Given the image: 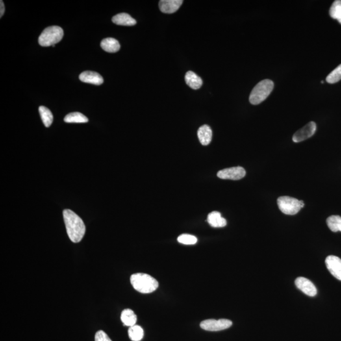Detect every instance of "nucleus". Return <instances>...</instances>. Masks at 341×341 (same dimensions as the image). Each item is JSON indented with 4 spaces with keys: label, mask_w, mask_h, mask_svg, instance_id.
Instances as JSON below:
<instances>
[{
    "label": "nucleus",
    "mask_w": 341,
    "mask_h": 341,
    "mask_svg": "<svg viewBox=\"0 0 341 341\" xmlns=\"http://www.w3.org/2000/svg\"><path fill=\"white\" fill-rule=\"evenodd\" d=\"M129 336L132 341H140L144 336V332L142 327L135 325L129 329Z\"/></svg>",
    "instance_id": "obj_21"
},
{
    "label": "nucleus",
    "mask_w": 341,
    "mask_h": 341,
    "mask_svg": "<svg viewBox=\"0 0 341 341\" xmlns=\"http://www.w3.org/2000/svg\"><path fill=\"white\" fill-rule=\"evenodd\" d=\"M325 264L329 272L336 279L341 281V259L336 256H328L325 259Z\"/></svg>",
    "instance_id": "obj_10"
},
{
    "label": "nucleus",
    "mask_w": 341,
    "mask_h": 341,
    "mask_svg": "<svg viewBox=\"0 0 341 341\" xmlns=\"http://www.w3.org/2000/svg\"><path fill=\"white\" fill-rule=\"evenodd\" d=\"M317 129L316 123L314 121L308 123L294 134L293 140L294 142H300L311 137L316 133Z\"/></svg>",
    "instance_id": "obj_8"
},
{
    "label": "nucleus",
    "mask_w": 341,
    "mask_h": 341,
    "mask_svg": "<svg viewBox=\"0 0 341 341\" xmlns=\"http://www.w3.org/2000/svg\"><path fill=\"white\" fill-rule=\"evenodd\" d=\"M197 136L200 142L203 145H207L211 142L212 131L209 126L204 125L199 128L197 132Z\"/></svg>",
    "instance_id": "obj_13"
},
{
    "label": "nucleus",
    "mask_w": 341,
    "mask_h": 341,
    "mask_svg": "<svg viewBox=\"0 0 341 341\" xmlns=\"http://www.w3.org/2000/svg\"><path fill=\"white\" fill-rule=\"evenodd\" d=\"M217 175L221 179L239 180L245 177L246 171L242 167H232L219 171Z\"/></svg>",
    "instance_id": "obj_7"
},
{
    "label": "nucleus",
    "mask_w": 341,
    "mask_h": 341,
    "mask_svg": "<svg viewBox=\"0 0 341 341\" xmlns=\"http://www.w3.org/2000/svg\"><path fill=\"white\" fill-rule=\"evenodd\" d=\"M112 21L115 24L119 25L133 26L136 23V21L126 13H121L115 15L113 17Z\"/></svg>",
    "instance_id": "obj_15"
},
{
    "label": "nucleus",
    "mask_w": 341,
    "mask_h": 341,
    "mask_svg": "<svg viewBox=\"0 0 341 341\" xmlns=\"http://www.w3.org/2000/svg\"><path fill=\"white\" fill-rule=\"evenodd\" d=\"M130 282L135 290L143 294L155 292L159 286L158 282L155 278L144 273H136L132 275Z\"/></svg>",
    "instance_id": "obj_2"
},
{
    "label": "nucleus",
    "mask_w": 341,
    "mask_h": 341,
    "mask_svg": "<svg viewBox=\"0 0 341 341\" xmlns=\"http://www.w3.org/2000/svg\"><path fill=\"white\" fill-rule=\"evenodd\" d=\"M41 119L45 127H49L53 121V115L51 111L45 106H40L39 108Z\"/></svg>",
    "instance_id": "obj_20"
},
{
    "label": "nucleus",
    "mask_w": 341,
    "mask_h": 341,
    "mask_svg": "<svg viewBox=\"0 0 341 341\" xmlns=\"http://www.w3.org/2000/svg\"><path fill=\"white\" fill-rule=\"evenodd\" d=\"M79 79L85 83L96 85V86H99L104 82L103 78L101 75L92 71H84L80 75Z\"/></svg>",
    "instance_id": "obj_12"
},
{
    "label": "nucleus",
    "mask_w": 341,
    "mask_h": 341,
    "mask_svg": "<svg viewBox=\"0 0 341 341\" xmlns=\"http://www.w3.org/2000/svg\"><path fill=\"white\" fill-rule=\"evenodd\" d=\"M273 82L269 79L262 80L256 85L250 95V103L253 105H257L262 103L270 95L273 91Z\"/></svg>",
    "instance_id": "obj_3"
},
{
    "label": "nucleus",
    "mask_w": 341,
    "mask_h": 341,
    "mask_svg": "<svg viewBox=\"0 0 341 341\" xmlns=\"http://www.w3.org/2000/svg\"><path fill=\"white\" fill-rule=\"evenodd\" d=\"M101 47L108 53H116L120 49V45L118 41L112 38H106L102 41Z\"/></svg>",
    "instance_id": "obj_17"
},
{
    "label": "nucleus",
    "mask_w": 341,
    "mask_h": 341,
    "mask_svg": "<svg viewBox=\"0 0 341 341\" xmlns=\"http://www.w3.org/2000/svg\"><path fill=\"white\" fill-rule=\"evenodd\" d=\"M232 325V321L227 319H219V320L208 319V320L202 321L200 325L202 329L205 331L215 332L227 329Z\"/></svg>",
    "instance_id": "obj_6"
},
{
    "label": "nucleus",
    "mask_w": 341,
    "mask_h": 341,
    "mask_svg": "<svg viewBox=\"0 0 341 341\" xmlns=\"http://www.w3.org/2000/svg\"><path fill=\"white\" fill-rule=\"evenodd\" d=\"M0 2H1V3H0V4H1V6H0V8H0V10H0V17H2V16H3V15L4 14V13H5V5H4L3 1H1Z\"/></svg>",
    "instance_id": "obj_27"
},
{
    "label": "nucleus",
    "mask_w": 341,
    "mask_h": 341,
    "mask_svg": "<svg viewBox=\"0 0 341 341\" xmlns=\"http://www.w3.org/2000/svg\"><path fill=\"white\" fill-rule=\"evenodd\" d=\"M207 222L213 227H223L227 225V220L218 211H213L208 215Z\"/></svg>",
    "instance_id": "obj_14"
},
{
    "label": "nucleus",
    "mask_w": 341,
    "mask_h": 341,
    "mask_svg": "<svg viewBox=\"0 0 341 341\" xmlns=\"http://www.w3.org/2000/svg\"><path fill=\"white\" fill-rule=\"evenodd\" d=\"M328 227L332 232L341 231V217L331 216L327 219Z\"/></svg>",
    "instance_id": "obj_22"
},
{
    "label": "nucleus",
    "mask_w": 341,
    "mask_h": 341,
    "mask_svg": "<svg viewBox=\"0 0 341 341\" xmlns=\"http://www.w3.org/2000/svg\"><path fill=\"white\" fill-rule=\"evenodd\" d=\"M64 36V30L62 28L51 26L43 30L39 38V44L44 47L51 46L60 42Z\"/></svg>",
    "instance_id": "obj_4"
},
{
    "label": "nucleus",
    "mask_w": 341,
    "mask_h": 341,
    "mask_svg": "<svg viewBox=\"0 0 341 341\" xmlns=\"http://www.w3.org/2000/svg\"><path fill=\"white\" fill-rule=\"evenodd\" d=\"M64 121L66 123H88L89 119L85 115L79 112L71 113L65 117Z\"/></svg>",
    "instance_id": "obj_19"
},
{
    "label": "nucleus",
    "mask_w": 341,
    "mask_h": 341,
    "mask_svg": "<svg viewBox=\"0 0 341 341\" xmlns=\"http://www.w3.org/2000/svg\"><path fill=\"white\" fill-rule=\"evenodd\" d=\"M329 14L332 19H336L341 24V0H336L332 3Z\"/></svg>",
    "instance_id": "obj_23"
},
{
    "label": "nucleus",
    "mask_w": 341,
    "mask_h": 341,
    "mask_svg": "<svg viewBox=\"0 0 341 341\" xmlns=\"http://www.w3.org/2000/svg\"><path fill=\"white\" fill-rule=\"evenodd\" d=\"M178 242L186 245H195L197 242V238L191 234H183L178 238Z\"/></svg>",
    "instance_id": "obj_25"
},
{
    "label": "nucleus",
    "mask_w": 341,
    "mask_h": 341,
    "mask_svg": "<svg viewBox=\"0 0 341 341\" xmlns=\"http://www.w3.org/2000/svg\"><path fill=\"white\" fill-rule=\"evenodd\" d=\"M95 341H112L109 336L103 331H99L95 335Z\"/></svg>",
    "instance_id": "obj_26"
},
{
    "label": "nucleus",
    "mask_w": 341,
    "mask_h": 341,
    "mask_svg": "<svg viewBox=\"0 0 341 341\" xmlns=\"http://www.w3.org/2000/svg\"><path fill=\"white\" fill-rule=\"evenodd\" d=\"M277 203L278 207L282 213L292 216L298 213L305 205L303 201L288 196L279 197Z\"/></svg>",
    "instance_id": "obj_5"
},
{
    "label": "nucleus",
    "mask_w": 341,
    "mask_h": 341,
    "mask_svg": "<svg viewBox=\"0 0 341 341\" xmlns=\"http://www.w3.org/2000/svg\"><path fill=\"white\" fill-rule=\"evenodd\" d=\"M186 84L188 85L190 88L197 90L201 88L203 86V81L199 76L196 73L192 71H189L186 73L184 77Z\"/></svg>",
    "instance_id": "obj_16"
},
{
    "label": "nucleus",
    "mask_w": 341,
    "mask_h": 341,
    "mask_svg": "<svg viewBox=\"0 0 341 341\" xmlns=\"http://www.w3.org/2000/svg\"><path fill=\"white\" fill-rule=\"evenodd\" d=\"M341 80V64L334 69L326 78V81L329 84H335Z\"/></svg>",
    "instance_id": "obj_24"
},
{
    "label": "nucleus",
    "mask_w": 341,
    "mask_h": 341,
    "mask_svg": "<svg viewBox=\"0 0 341 341\" xmlns=\"http://www.w3.org/2000/svg\"><path fill=\"white\" fill-rule=\"evenodd\" d=\"M295 285L297 289L301 290L302 292L305 293L308 296L314 297L317 294V290L316 286L313 282L307 278L299 277H297L295 281Z\"/></svg>",
    "instance_id": "obj_9"
},
{
    "label": "nucleus",
    "mask_w": 341,
    "mask_h": 341,
    "mask_svg": "<svg viewBox=\"0 0 341 341\" xmlns=\"http://www.w3.org/2000/svg\"><path fill=\"white\" fill-rule=\"evenodd\" d=\"M67 234L73 243H79L86 233L84 221L72 210L65 209L63 212Z\"/></svg>",
    "instance_id": "obj_1"
},
{
    "label": "nucleus",
    "mask_w": 341,
    "mask_h": 341,
    "mask_svg": "<svg viewBox=\"0 0 341 341\" xmlns=\"http://www.w3.org/2000/svg\"><path fill=\"white\" fill-rule=\"evenodd\" d=\"M121 320L123 323L124 325L130 327L136 325L137 317L133 310L125 309L121 313Z\"/></svg>",
    "instance_id": "obj_18"
},
{
    "label": "nucleus",
    "mask_w": 341,
    "mask_h": 341,
    "mask_svg": "<svg viewBox=\"0 0 341 341\" xmlns=\"http://www.w3.org/2000/svg\"><path fill=\"white\" fill-rule=\"evenodd\" d=\"M183 3L182 0H161L159 3V6L162 13L173 14L179 10Z\"/></svg>",
    "instance_id": "obj_11"
}]
</instances>
